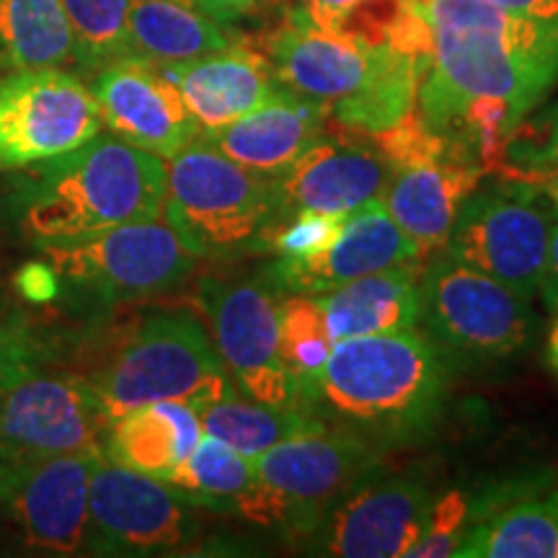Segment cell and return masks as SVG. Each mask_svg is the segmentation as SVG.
<instances>
[{
	"label": "cell",
	"instance_id": "cell-41",
	"mask_svg": "<svg viewBox=\"0 0 558 558\" xmlns=\"http://www.w3.org/2000/svg\"><path fill=\"white\" fill-rule=\"evenodd\" d=\"M19 476H21L19 465L9 463V460H0V509L9 507L13 492H16Z\"/></svg>",
	"mask_w": 558,
	"mask_h": 558
},
{
	"label": "cell",
	"instance_id": "cell-17",
	"mask_svg": "<svg viewBox=\"0 0 558 558\" xmlns=\"http://www.w3.org/2000/svg\"><path fill=\"white\" fill-rule=\"evenodd\" d=\"M104 450H78L21 469L9 512L26 548L52 556L86 554L90 476Z\"/></svg>",
	"mask_w": 558,
	"mask_h": 558
},
{
	"label": "cell",
	"instance_id": "cell-3",
	"mask_svg": "<svg viewBox=\"0 0 558 558\" xmlns=\"http://www.w3.org/2000/svg\"><path fill=\"white\" fill-rule=\"evenodd\" d=\"M32 169L19 197L21 226L37 246L163 218L166 160L114 132Z\"/></svg>",
	"mask_w": 558,
	"mask_h": 558
},
{
	"label": "cell",
	"instance_id": "cell-40",
	"mask_svg": "<svg viewBox=\"0 0 558 558\" xmlns=\"http://www.w3.org/2000/svg\"><path fill=\"white\" fill-rule=\"evenodd\" d=\"M199 11H205L207 16H213L220 24H233L256 9H262L267 0H194Z\"/></svg>",
	"mask_w": 558,
	"mask_h": 558
},
{
	"label": "cell",
	"instance_id": "cell-27",
	"mask_svg": "<svg viewBox=\"0 0 558 558\" xmlns=\"http://www.w3.org/2000/svg\"><path fill=\"white\" fill-rule=\"evenodd\" d=\"M197 414L205 435L220 439L248 460L259 458L284 439L329 427L305 407H275L239 399V393L207 403Z\"/></svg>",
	"mask_w": 558,
	"mask_h": 558
},
{
	"label": "cell",
	"instance_id": "cell-15",
	"mask_svg": "<svg viewBox=\"0 0 558 558\" xmlns=\"http://www.w3.org/2000/svg\"><path fill=\"white\" fill-rule=\"evenodd\" d=\"M435 494L409 476H375L347 494L318 527V554L337 558L411 556Z\"/></svg>",
	"mask_w": 558,
	"mask_h": 558
},
{
	"label": "cell",
	"instance_id": "cell-8",
	"mask_svg": "<svg viewBox=\"0 0 558 558\" xmlns=\"http://www.w3.org/2000/svg\"><path fill=\"white\" fill-rule=\"evenodd\" d=\"M54 288L65 282L101 303H130L177 290L197 267L163 218L128 222L86 239L39 246Z\"/></svg>",
	"mask_w": 558,
	"mask_h": 558
},
{
	"label": "cell",
	"instance_id": "cell-37",
	"mask_svg": "<svg viewBox=\"0 0 558 558\" xmlns=\"http://www.w3.org/2000/svg\"><path fill=\"white\" fill-rule=\"evenodd\" d=\"M367 3L369 0H298L295 11L318 29L339 32L341 24Z\"/></svg>",
	"mask_w": 558,
	"mask_h": 558
},
{
	"label": "cell",
	"instance_id": "cell-30",
	"mask_svg": "<svg viewBox=\"0 0 558 558\" xmlns=\"http://www.w3.org/2000/svg\"><path fill=\"white\" fill-rule=\"evenodd\" d=\"M333 349L316 295L288 292L279 303V357L303 390L320 373Z\"/></svg>",
	"mask_w": 558,
	"mask_h": 558
},
{
	"label": "cell",
	"instance_id": "cell-18",
	"mask_svg": "<svg viewBox=\"0 0 558 558\" xmlns=\"http://www.w3.org/2000/svg\"><path fill=\"white\" fill-rule=\"evenodd\" d=\"M388 179V163L373 148L320 137L290 169L269 179L275 215L267 235L298 213H354L367 202L380 199Z\"/></svg>",
	"mask_w": 558,
	"mask_h": 558
},
{
	"label": "cell",
	"instance_id": "cell-23",
	"mask_svg": "<svg viewBox=\"0 0 558 558\" xmlns=\"http://www.w3.org/2000/svg\"><path fill=\"white\" fill-rule=\"evenodd\" d=\"M484 169L460 160H432L390 173L380 194L390 220L409 235L418 254H437L448 243L460 205L476 192Z\"/></svg>",
	"mask_w": 558,
	"mask_h": 558
},
{
	"label": "cell",
	"instance_id": "cell-24",
	"mask_svg": "<svg viewBox=\"0 0 558 558\" xmlns=\"http://www.w3.org/2000/svg\"><path fill=\"white\" fill-rule=\"evenodd\" d=\"M418 262L373 271L329 292H318L333 344L418 324Z\"/></svg>",
	"mask_w": 558,
	"mask_h": 558
},
{
	"label": "cell",
	"instance_id": "cell-29",
	"mask_svg": "<svg viewBox=\"0 0 558 558\" xmlns=\"http://www.w3.org/2000/svg\"><path fill=\"white\" fill-rule=\"evenodd\" d=\"M190 505L239 512L254 492V463L220 439L202 435L197 448L166 478Z\"/></svg>",
	"mask_w": 558,
	"mask_h": 558
},
{
	"label": "cell",
	"instance_id": "cell-34",
	"mask_svg": "<svg viewBox=\"0 0 558 558\" xmlns=\"http://www.w3.org/2000/svg\"><path fill=\"white\" fill-rule=\"evenodd\" d=\"M47 357V341L24 318L0 316V390L41 373Z\"/></svg>",
	"mask_w": 558,
	"mask_h": 558
},
{
	"label": "cell",
	"instance_id": "cell-10",
	"mask_svg": "<svg viewBox=\"0 0 558 558\" xmlns=\"http://www.w3.org/2000/svg\"><path fill=\"white\" fill-rule=\"evenodd\" d=\"M199 520L166 481L130 471L101 456L88 497L86 554L169 556L192 548Z\"/></svg>",
	"mask_w": 558,
	"mask_h": 558
},
{
	"label": "cell",
	"instance_id": "cell-7",
	"mask_svg": "<svg viewBox=\"0 0 558 558\" xmlns=\"http://www.w3.org/2000/svg\"><path fill=\"white\" fill-rule=\"evenodd\" d=\"M418 324L445 357L492 362L530 344L535 313L527 298L439 248L418 275Z\"/></svg>",
	"mask_w": 558,
	"mask_h": 558
},
{
	"label": "cell",
	"instance_id": "cell-14",
	"mask_svg": "<svg viewBox=\"0 0 558 558\" xmlns=\"http://www.w3.org/2000/svg\"><path fill=\"white\" fill-rule=\"evenodd\" d=\"M393 54L396 47L390 45L318 29L295 9L267 41V60L279 86L324 104L326 111L362 94Z\"/></svg>",
	"mask_w": 558,
	"mask_h": 558
},
{
	"label": "cell",
	"instance_id": "cell-16",
	"mask_svg": "<svg viewBox=\"0 0 558 558\" xmlns=\"http://www.w3.org/2000/svg\"><path fill=\"white\" fill-rule=\"evenodd\" d=\"M88 88L99 104L104 124L117 137L163 160L199 137L197 122L177 86L148 60L128 54L109 62Z\"/></svg>",
	"mask_w": 558,
	"mask_h": 558
},
{
	"label": "cell",
	"instance_id": "cell-5",
	"mask_svg": "<svg viewBox=\"0 0 558 558\" xmlns=\"http://www.w3.org/2000/svg\"><path fill=\"white\" fill-rule=\"evenodd\" d=\"M380 460L383 448L339 427L284 439L251 460L256 484L241 518L292 538L316 535L331 509L383 469Z\"/></svg>",
	"mask_w": 558,
	"mask_h": 558
},
{
	"label": "cell",
	"instance_id": "cell-13",
	"mask_svg": "<svg viewBox=\"0 0 558 558\" xmlns=\"http://www.w3.org/2000/svg\"><path fill=\"white\" fill-rule=\"evenodd\" d=\"M109 427L90 380L37 373L0 390V460L19 469L65 452L104 450Z\"/></svg>",
	"mask_w": 558,
	"mask_h": 558
},
{
	"label": "cell",
	"instance_id": "cell-42",
	"mask_svg": "<svg viewBox=\"0 0 558 558\" xmlns=\"http://www.w3.org/2000/svg\"><path fill=\"white\" fill-rule=\"evenodd\" d=\"M548 365L558 375V305L554 308V320L548 329Z\"/></svg>",
	"mask_w": 558,
	"mask_h": 558
},
{
	"label": "cell",
	"instance_id": "cell-4",
	"mask_svg": "<svg viewBox=\"0 0 558 558\" xmlns=\"http://www.w3.org/2000/svg\"><path fill=\"white\" fill-rule=\"evenodd\" d=\"M111 422L132 409L179 401L192 409L235 396L218 349L190 311H156L90 378Z\"/></svg>",
	"mask_w": 558,
	"mask_h": 558
},
{
	"label": "cell",
	"instance_id": "cell-43",
	"mask_svg": "<svg viewBox=\"0 0 558 558\" xmlns=\"http://www.w3.org/2000/svg\"><path fill=\"white\" fill-rule=\"evenodd\" d=\"M173 3H184V5H194V9H197V3H194V0H173Z\"/></svg>",
	"mask_w": 558,
	"mask_h": 558
},
{
	"label": "cell",
	"instance_id": "cell-32",
	"mask_svg": "<svg viewBox=\"0 0 558 558\" xmlns=\"http://www.w3.org/2000/svg\"><path fill=\"white\" fill-rule=\"evenodd\" d=\"M347 215L329 213H298L282 226H277L264 239L262 248L275 251V259L303 262L329 248L344 228Z\"/></svg>",
	"mask_w": 558,
	"mask_h": 558
},
{
	"label": "cell",
	"instance_id": "cell-22",
	"mask_svg": "<svg viewBox=\"0 0 558 558\" xmlns=\"http://www.w3.org/2000/svg\"><path fill=\"white\" fill-rule=\"evenodd\" d=\"M158 68L177 86L181 101L197 122L199 135L241 120L284 88L279 86L269 60L241 45L207 58Z\"/></svg>",
	"mask_w": 558,
	"mask_h": 558
},
{
	"label": "cell",
	"instance_id": "cell-19",
	"mask_svg": "<svg viewBox=\"0 0 558 558\" xmlns=\"http://www.w3.org/2000/svg\"><path fill=\"white\" fill-rule=\"evenodd\" d=\"M422 259L409 235L390 220L383 202L373 199L347 215L337 241L320 254L303 262H271L267 282L282 292L318 295L373 271Z\"/></svg>",
	"mask_w": 558,
	"mask_h": 558
},
{
	"label": "cell",
	"instance_id": "cell-36",
	"mask_svg": "<svg viewBox=\"0 0 558 558\" xmlns=\"http://www.w3.org/2000/svg\"><path fill=\"white\" fill-rule=\"evenodd\" d=\"M499 177L514 181V184L530 186L558 215V163L525 166V169H520V166H505Z\"/></svg>",
	"mask_w": 558,
	"mask_h": 558
},
{
	"label": "cell",
	"instance_id": "cell-33",
	"mask_svg": "<svg viewBox=\"0 0 558 558\" xmlns=\"http://www.w3.org/2000/svg\"><path fill=\"white\" fill-rule=\"evenodd\" d=\"M471 507L473 501L460 488H450V492L439 494L432 501L427 525L418 543L411 550V556L418 558H450L458 556L460 541H463L465 530L471 522Z\"/></svg>",
	"mask_w": 558,
	"mask_h": 558
},
{
	"label": "cell",
	"instance_id": "cell-6",
	"mask_svg": "<svg viewBox=\"0 0 558 558\" xmlns=\"http://www.w3.org/2000/svg\"><path fill=\"white\" fill-rule=\"evenodd\" d=\"M269 179L194 140L166 160L163 220L197 259L262 248L271 226Z\"/></svg>",
	"mask_w": 558,
	"mask_h": 558
},
{
	"label": "cell",
	"instance_id": "cell-31",
	"mask_svg": "<svg viewBox=\"0 0 558 558\" xmlns=\"http://www.w3.org/2000/svg\"><path fill=\"white\" fill-rule=\"evenodd\" d=\"M132 0H62L75 62L86 70H101L109 62L128 58V21Z\"/></svg>",
	"mask_w": 558,
	"mask_h": 558
},
{
	"label": "cell",
	"instance_id": "cell-21",
	"mask_svg": "<svg viewBox=\"0 0 558 558\" xmlns=\"http://www.w3.org/2000/svg\"><path fill=\"white\" fill-rule=\"evenodd\" d=\"M326 117L329 111L324 104L282 88L241 120L205 132L197 140L220 150L241 169L275 179L324 137Z\"/></svg>",
	"mask_w": 558,
	"mask_h": 558
},
{
	"label": "cell",
	"instance_id": "cell-2",
	"mask_svg": "<svg viewBox=\"0 0 558 558\" xmlns=\"http://www.w3.org/2000/svg\"><path fill=\"white\" fill-rule=\"evenodd\" d=\"M429 29L422 78L452 96L507 104L520 120L558 86V37L492 0H409Z\"/></svg>",
	"mask_w": 558,
	"mask_h": 558
},
{
	"label": "cell",
	"instance_id": "cell-1",
	"mask_svg": "<svg viewBox=\"0 0 558 558\" xmlns=\"http://www.w3.org/2000/svg\"><path fill=\"white\" fill-rule=\"evenodd\" d=\"M448 388V357L411 326L337 341L320 373L300 390V407L386 448L427 435Z\"/></svg>",
	"mask_w": 558,
	"mask_h": 558
},
{
	"label": "cell",
	"instance_id": "cell-26",
	"mask_svg": "<svg viewBox=\"0 0 558 558\" xmlns=\"http://www.w3.org/2000/svg\"><path fill=\"white\" fill-rule=\"evenodd\" d=\"M128 39L130 54L153 65H179L239 45L226 24L173 0H132Z\"/></svg>",
	"mask_w": 558,
	"mask_h": 558
},
{
	"label": "cell",
	"instance_id": "cell-20",
	"mask_svg": "<svg viewBox=\"0 0 558 558\" xmlns=\"http://www.w3.org/2000/svg\"><path fill=\"white\" fill-rule=\"evenodd\" d=\"M460 558H558V478L550 473L497 486L471 507Z\"/></svg>",
	"mask_w": 558,
	"mask_h": 558
},
{
	"label": "cell",
	"instance_id": "cell-35",
	"mask_svg": "<svg viewBox=\"0 0 558 558\" xmlns=\"http://www.w3.org/2000/svg\"><path fill=\"white\" fill-rule=\"evenodd\" d=\"M507 166L558 163V101L541 114H527L507 140ZM499 177V173H497Z\"/></svg>",
	"mask_w": 558,
	"mask_h": 558
},
{
	"label": "cell",
	"instance_id": "cell-39",
	"mask_svg": "<svg viewBox=\"0 0 558 558\" xmlns=\"http://www.w3.org/2000/svg\"><path fill=\"white\" fill-rule=\"evenodd\" d=\"M538 298L543 300L548 311H554L558 305V215L554 213V226H550V241H548V256H546V269H543Z\"/></svg>",
	"mask_w": 558,
	"mask_h": 558
},
{
	"label": "cell",
	"instance_id": "cell-38",
	"mask_svg": "<svg viewBox=\"0 0 558 558\" xmlns=\"http://www.w3.org/2000/svg\"><path fill=\"white\" fill-rule=\"evenodd\" d=\"M492 3L558 37V0H492Z\"/></svg>",
	"mask_w": 558,
	"mask_h": 558
},
{
	"label": "cell",
	"instance_id": "cell-25",
	"mask_svg": "<svg viewBox=\"0 0 558 558\" xmlns=\"http://www.w3.org/2000/svg\"><path fill=\"white\" fill-rule=\"evenodd\" d=\"M202 435L197 409L158 401L114 418L104 439V456L124 469L166 481L192 456Z\"/></svg>",
	"mask_w": 558,
	"mask_h": 558
},
{
	"label": "cell",
	"instance_id": "cell-12",
	"mask_svg": "<svg viewBox=\"0 0 558 558\" xmlns=\"http://www.w3.org/2000/svg\"><path fill=\"white\" fill-rule=\"evenodd\" d=\"M202 308L235 390L251 401L300 407V390L279 357V303L254 279H205Z\"/></svg>",
	"mask_w": 558,
	"mask_h": 558
},
{
	"label": "cell",
	"instance_id": "cell-11",
	"mask_svg": "<svg viewBox=\"0 0 558 558\" xmlns=\"http://www.w3.org/2000/svg\"><path fill=\"white\" fill-rule=\"evenodd\" d=\"M86 83L62 68L16 70L0 78V171L32 169L101 132Z\"/></svg>",
	"mask_w": 558,
	"mask_h": 558
},
{
	"label": "cell",
	"instance_id": "cell-9",
	"mask_svg": "<svg viewBox=\"0 0 558 558\" xmlns=\"http://www.w3.org/2000/svg\"><path fill=\"white\" fill-rule=\"evenodd\" d=\"M501 181L507 186L473 192L460 205L442 251L533 300L546 269L554 209L530 186Z\"/></svg>",
	"mask_w": 558,
	"mask_h": 558
},
{
	"label": "cell",
	"instance_id": "cell-28",
	"mask_svg": "<svg viewBox=\"0 0 558 558\" xmlns=\"http://www.w3.org/2000/svg\"><path fill=\"white\" fill-rule=\"evenodd\" d=\"M0 58L13 70L62 68L75 60L62 0H0Z\"/></svg>",
	"mask_w": 558,
	"mask_h": 558
}]
</instances>
